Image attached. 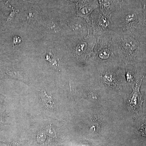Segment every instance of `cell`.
Segmentation results:
<instances>
[{"label": "cell", "instance_id": "cell-1", "mask_svg": "<svg viewBox=\"0 0 146 146\" xmlns=\"http://www.w3.org/2000/svg\"><path fill=\"white\" fill-rule=\"evenodd\" d=\"M143 77L141 80L140 82H137L135 89H133L132 96L129 98V106L132 107L133 109L136 110L141 106V97L139 93V88L141 85Z\"/></svg>", "mask_w": 146, "mask_h": 146}, {"label": "cell", "instance_id": "cell-2", "mask_svg": "<svg viewBox=\"0 0 146 146\" xmlns=\"http://www.w3.org/2000/svg\"><path fill=\"white\" fill-rule=\"evenodd\" d=\"M39 95L41 100L48 107H52V100L51 97L48 95L45 91H39Z\"/></svg>", "mask_w": 146, "mask_h": 146}, {"label": "cell", "instance_id": "cell-3", "mask_svg": "<svg viewBox=\"0 0 146 146\" xmlns=\"http://www.w3.org/2000/svg\"><path fill=\"white\" fill-rule=\"evenodd\" d=\"M139 59L143 60L146 63V36H143L141 39V53Z\"/></svg>", "mask_w": 146, "mask_h": 146}, {"label": "cell", "instance_id": "cell-4", "mask_svg": "<svg viewBox=\"0 0 146 146\" xmlns=\"http://www.w3.org/2000/svg\"><path fill=\"white\" fill-rule=\"evenodd\" d=\"M6 115L4 113H0V126L5 124V118Z\"/></svg>", "mask_w": 146, "mask_h": 146}, {"label": "cell", "instance_id": "cell-5", "mask_svg": "<svg viewBox=\"0 0 146 146\" xmlns=\"http://www.w3.org/2000/svg\"><path fill=\"white\" fill-rule=\"evenodd\" d=\"M143 35L146 36V18H145V26H144Z\"/></svg>", "mask_w": 146, "mask_h": 146}, {"label": "cell", "instance_id": "cell-6", "mask_svg": "<svg viewBox=\"0 0 146 146\" xmlns=\"http://www.w3.org/2000/svg\"><path fill=\"white\" fill-rule=\"evenodd\" d=\"M0 103H1V102H0Z\"/></svg>", "mask_w": 146, "mask_h": 146}]
</instances>
